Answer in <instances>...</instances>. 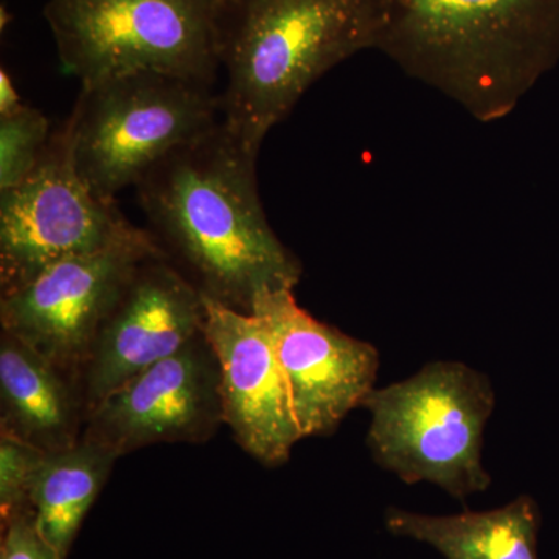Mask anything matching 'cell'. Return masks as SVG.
<instances>
[{
  "mask_svg": "<svg viewBox=\"0 0 559 559\" xmlns=\"http://www.w3.org/2000/svg\"><path fill=\"white\" fill-rule=\"evenodd\" d=\"M257 157L219 121L135 186L148 231L173 266L205 299L246 314L261 294L294 289L304 275L264 213Z\"/></svg>",
  "mask_w": 559,
  "mask_h": 559,
  "instance_id": "obj_1",
  "label": "cell"
},
{
  "mask_svg": "<svg viewBox=\"0 0 559 559\" xmlns=\"http://www.w3.org/2000/svg\"><path fill=\"white\" fill-rule=\"evenodd\" d=\"M373 50L492 123L559 58V0H369Z\"/></svg>",
  "mask_w": 559,
  "mask_h": 559,
  "instance_id": "obj_2",
  "label": "cell"
},
{
  "mask_svg": "<svg viewBox=\"0 0 559 559\" xmlns=\"http://www.w3.org/2000/svg\"><path fill=\"white\" fill-rule=\"evenodd\" d=\"M221 121L259 154L316 81L373 50L369 0H219Z\"/></svg>",
  "mask_w": 559,
  "mask_h": 559,
  "instance_id": "obj_3",
  "label": "cell"
},
{
  "mask_svg": "<svg viewBox=\"0 0 559 559\" xmlns=\"http://www.w3.org/2000/svg\"><path fill=\"white\" fill-rule=\"evenodd\" d=\"M495 406L487 374L457 360H436L367 396V447L404 484L429 481L463 502L491 485L481 450Z\"/></svg>",
  "mask_w": 559,
  "mask_h": 559,
  "instance_id": "obj_4",
  "label": "cell"
},
{
  "mask_svg": "<svg viewBox=\"0 0 559 559\" xmlns=\"http://www.w3.org/2000/svg\"><path fill=\"white\" fill-rule=\"evenodd\" d=\"M221 121L212 86L156 72L81 86L66 121L73 164L98 197L116 201L180 145Z\"/></svg>",
  "mask_w": 559,
  "mask_h": 559,
  "instance_id": "obj_5",
  "label": "cell"
},
{
  "mask_svg": "<svg viewBox=\"0 0 559 559\" xmlns=\"http://www.w3.org/2000/svg\"><path fill=\"white\" fill-rule=\"evenodd\" d=\"M219 0H49L61 66L81 86L156 72L213 86Z\"/></svg>",
  "mask_w": 559,
  "mask_h": 559,
  "instance_id": "obj_6",
  "label": "cell"
},
{
  "mask_svg": "<svg viewBox=\"0 0 559 559\" xmlns=\"http://www.w3.org/2000/svg\"><path fill=\"white\" fill-rule=\"evenodd\" d=\"M148 238L116 201L98 197L80 178L62 124L31 176L0 191V297L58 261Z\"/></svg>",
  "mask_w": 559,
  "mask_h": 559,
  "instance_id": "obj_7",
  "label": "cell"
},
{
  "mask_svg": "<svg viewBox=\"0 0 559 559\" xmlns=\"http://www.w3.org/2000/svg\"><path fill=\"white\" fill-rule=\"evenodd\" d=\"M160 253L151 235L148 240L58 261L0 297V326L79 385L95 337L124 286L143 260Z\"/></svg>",
  "mask_w": 559,
  "mask_h": 559,
  "instance_id": "obj_8",
  "label": "cell"
},
{
  "mask_svg": "<svg viewBox=\"0 0 559 559\" xmlns=\"http://www.w3.org/2000/svg\"><path fill=\"white\" fill-rule=\"evenodd\" d=\"M218 359L205 333L114 390L81 439L117 457L156 443H204L224 425Z\"/></svg>",
  "mask_w": 559,
  "mask_h": 559,
  "instance_id": "obj_9",
  "label": "cell"
},
{
  "mask_svg": "<svg viewBox=\"0 0 559 559\" xmlns=\"http://www.w3.org/2000/svg\"><path fill=\"white\" fill-rule=\"evenodd\" d=\"M205 299L164 253L143 260L103 322L79 389L86 418L114 390L204 333Z\"/></svg>",
  "mask_w": 559,
  "mask_h": 559,
  "instance_id": "obj_10",
  "label": "cell"
},
{
  "mask_svg": "<svg viewBox=\"0 0 559 559\" xmlns=\"http://www.w3.org/2000/svg\"><path fill=\"white\" fill-rule=\"evenodd\" d=\"M252 314L274 341L301 439L331 436L377 389V347L312 318L294 289L261 294Z\"/></svg>",
  "mask_w": 559,
  "mask_h": 559,
  "instance_id": "obj_11",
  "label": "cell"
},
{
  "mask_svg": "<svg viewBox=\"0 0 559 559\" xmlns=\"http://www.w3.org/2000/svg\"><path fill=\"white\" fill-rule=\"evenodd\" d=\"M204 333L218 359L224 425L261 465L288 462L301 433L270 330L259 316L205 299Z\"/></svg>",
  "mask_w": 559,
  "mask_h": 559,
  "instance_id": "obj_12",
  "label": "cell"
},
{
  "mask_svg": "<svg viewBox=\"0 0 559 559\" xmlns=\"http://www.w3.org/2000/svg\"><path fill=\"white\" fill-rule=\"evenodd\" d=\"M86 409L79 385L28 347L0 333V436L43 452L80 443Z\"/></svg>",
  "mask_w": 559,
  "mask_h": 559,
  "instance_id": "obj_13",
  "label": "cell"
},
{
  "mask_svg": "<svg viewBox=\"0 0 559 559\" xmlns=\"http://www.w3.org/2000/svg\"><path fill=\"white\" fill-rule=\"evenodd\" d=\"M385 528L428 544L447 559H538L540 513L530 496L487 511L429 516L390 507Z\"/></svg>",
  "mask_w": 559,
  "mask_h": 559,
  "instance_id": "obj_14",
  "label": "cell"
},
{
  "mask_svg": "<svg viewBox=\"0 0 559 559\" xmlns=\"http://www.w3.org/2000/svg\"><path fill=\"white\" fill-rule=\"evenodd\" d=\"M116 460L114 452L83 439L69 450L46 452L40 460L28 499L36 527L61 559H68Z\"/></svg>",
  "mask_w": 559,
  "mask_h": 559,
  "instance_id": "obj_15",
  "label": "cell"
},
{
  "mask_svg": "<svg viewBox=\"0 0 559 559\" xmlns=\"http://www.w3.org/2000/svg\"><path fill=\"white\" fill-rule=\"evenodd\" d=\"M51 134L47 117L31 106L0 117V191L13 189L31 176Z\"/></svg>",
  "mask_w": 559,
  "mask_h": 559,
  "instance_id": "obj_16",
  "label": "cell"
},
{
  "mask_svg": "<svg viewBox=\"0 0 559 559\" xmlns=\"http://www.w3.org/2000/svg\"><path fill=\"white\" fill-rule=\"evenodd\" d=\"M46 452L10 437L0 436V516L9 520L17 511L31 509L33 477Z\"/></svg>",
  "mask_w": 559,
  "mask_h": 559,
  "instance_id": "obj_17",
  "label": "cell"
},
{
  "mask_svg": "<svg viewBox=\"0 0 559 559\" xmlns=\"http://www.w3.org/2000/svg\"><path fill=\"white\" fill-rule=\"evenodd\" d=\"M0 559L61 558L40 535L32 509H25L2 521Z\"/></svg>",
  "mask_w": 559,
  "mask_h": 559,
  "instance_id": "obj_18",
  "label": "cell"
},
{
  "mask_svg": "<svg viewBox=\"0 0 559 559\" xmlns=\"http://www.w3.org/2000/svg\"><path fill=\"white\" fill-rule=\"evenodd\" d=\"M24 106L9 72H0V117L10 116Z\"/></svg>",
  "mask_w": 559,
  "mask_h": 559,
  "instance_id": "obj_19",
  "label": "cell"
}]
</instances>
